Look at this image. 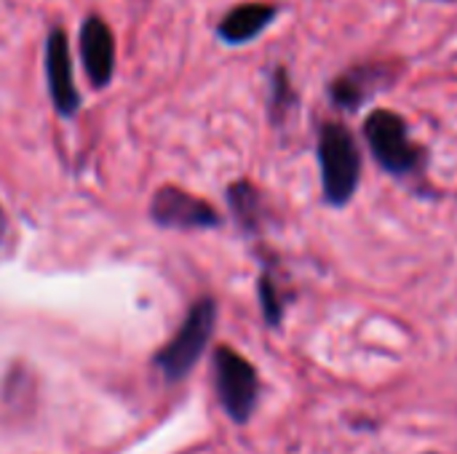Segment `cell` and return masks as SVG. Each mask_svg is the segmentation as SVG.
Listing matches in <instances>:
<instances>
[{
  "label": "cell",
  "instance_id": "52a82bcc",
  "mask_svg": "<svg viewBox=\"0 0 457 454\" xmlns=\"http://www.w3.org/2000/svg\"><path fill=\"white\" fill-rule=\"evenodd\" d=\"M80 45V62L86 67V75L94 88H107L115 78V64H118V48H115V35L110 24L91 13L80 24L78 35Z\"/></svg>",
  "mask_w": 457,
  "mask_h": 454
},
{
  "label": "cell",
  "instance_id": "277c9868",
  "mask_svg": "<svg viewBox=\"0 0 457 454\" xmlns=\"http://www.w3.org/2000/svg\"><path fill=\"white\" fill-rule=\"evenodd\" d=\"M150 222L161 230H177V233H190V230H214L222 225V217L212 203L204 198L182 190V187H161L153 201H150Z\"/></svg>",
  "mask_w": 457,
  "mask_h": 454
},
{
  "label": "cell",
  "instance_id": "30bf717a",
  "mask_svg": "<svg viewBox=\"0 0 457 454\" xmlns=\"http://www.w3.org/2000/svg\"><path fill=\"white\" fill-rule=\"evenodd\" d=\"M228 206H230V214L233 219L238 222V227L249 235H257L262 230V219H265V211H262V195L260 190L241 179V182H233L228 187Z\"/></svg>",
  "mask_w": 457,
  "mask_h": 454
},
{
  "label": "cell",
  "instance_id": "7a4b0ae2",
  "mask_svg": "<svg viewBox=\"0 0 457 454\" xmlns=\"http://www.w3.org/2000/svg\"><path fill=\"white\" fill-rule=\"evenodd\" d=\"M364 142L378 161V166L399 179L420 177L426 171L428 155L412 139L407 120L394 110H372L364 120Z\"/></svg>",
  "mask_w": 457,
  "mask_h": 454
},
{
  "label": "cell",
  "instance_id": "8992f818",
  "mask_svg": "<svg viewBox=\"0 0 457 454\" xmlns=\"http://www.w3.org/2000/svg\"><path fill=\"white\" fill-rule=\"evenodd\" d=\"M43 67H46V86H48V96H51L54 110L62 118H75L83 99H80V91L75 86L70 37L62 27H54L46 37Z\"/></svg>",
  "mask_w": 457,
  "mask_h": 454
},
{
  "label": "cell",
  "instance_id": "ba28073f",
  "mask_svg": "<svg viewBox=\"0 0 457 454\" xmlns=\"http://www.w3.org/2000/svg\"><path fill=\"white\" fill-rule=\"evenodd\" d=\"M394 80V64H353L329 83V99L340 110L359 112L375 94L386 91Z\"/></svg>",
  "mask_w": 457,
  "mask_h": 454
},
{
  "label": "cell",
  "instance_id": "6da1fadb",
  "mask_svg": "<svg viewBox=\"0 0 457 454\" xmlns=\"http://www.w3.org/2000/svg\"><path fill=\"white\" fill-rule=\"evenodd\" d=\"M316 158L321 171V195L332 209H345L361 185L364 158L353 131L340 120H327L319 128Z\"/></svg>",
  "mask_w": 457,
  "mask_h": 454
},
{
  "label": "cell",
  "instance_id": "5b68a950",
  "mask_svg": "<svg viewBox=\"0 0 457 454\" xmlns=\"http://www.w3.org/2000/svg\"><path fill=\"white\" fill-rule=\"evenodd\" d=\"M214 375H217V393L225 412L236 423H246L257 407L260 380L254 367L230 348H217L214 353Z\"/></svg>",
  "mask_w": 457,
  "mask_h": 454
},
{
  "label": "cell",
  "instance_id": "3957f363",
  "mask_svg": "<svg viewBox=\"0 0 457 454\" xmlns=\"http://www.w3.org/2000/svg\"><path fill=\"white\" fill-rule=\"evenodd\" d=\"M214 324H217V302L212 297L198 300L187 310L179 332L155 356V364L161 367V372L169 380H182L198 364V359L204 356V351L212 340Z\"/></svg>",
  "mask_w": 457,
  "mask_h": 454
},
{
  "label": "cell",
  "instance_id": "7c38bea8",
  "mask_svg": "<svg viewBox=\"0 0 457 454\" xmlns=\"http://www.w3.org/2000/svg\"><path fill=\"white\" fill-rule=\"evenodd\" d=\"M257 294H260V305H262L265 321H268L270 326H278L281 318H284V302H281V294H278L276 281L270 278V273H262V276H260Z\"/></svg>",
  "mask_w": 457,
  "mask_h": 454
},
{
  "label": "cell",
  "instance_id": "8fae6325",
  "mask_svg": "<svg viewBox=\"0 0 457 454\" xmlns=\"http://www.w3.org/2000/svg\"><path fill=\"white\" fill-rule=\"evenodd\" d=\"M297 104V91L292 86V78L287 72V67H273L270 72V96H268V115H270V123L273 126H281L289 112L295 110Z\"/></svg>",
  "mask_w": 457,
  "mask_h": 454
},
{
  "label": "cell",
  "instance_id": "9c48e42d",
  "mask_svg": "<svg viewBox=\"0 0 457 454\" xmlns=\"http://www.w3.org/2000/svg\"><path fill=\"white\" fill-rule=\"evenodd\" d=\"M278 16V5L273 3H241L230 8L220 24H217V37L225 45H246L257 40Z\"/></svg>",
  "mask_w": 457,
  "mask_h": 454
}]
</instances>
